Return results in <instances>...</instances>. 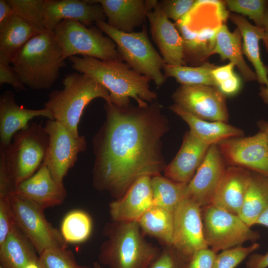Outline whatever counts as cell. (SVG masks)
<instances>
[{"instance_id": "cell-50", "label": "cell", "mask_w": 268, "mask_h": 268, "mask_svg": "<svg viewBox=\"0 0 268 268\" xmlns=\"http://www.w3.org/2000/svg\"><path fill=\"white\" fill-rule=\"evenodd\" d=\"M92 268H102L100 264L98 262H94Z\"/></svg>"}, {"instance_id": "cell-25", "label": "cell", "mask_w": 268, "mask_h": 268, "mask_svg": "<svg viewBox=\"0 0 268 268\" xmlns=\"http://www.w3.org/2000/svg\"><path fill=\"white\" fill-rule=\"evenodd\" d=\"M228 17L240 31L243 55L254 67L257 81L262 85L260 94L268 104V67L262 60L259 45L264 36L263 29L252 24L241 15L229 13Z\"/></svg>"}, {"instance_id": "cell-16", "label": "cell", "mask_w": 268, "mask_h": 268, "mask_svg": "<svg viewBox=\"0 0 268 268\" xmlns=\"http://www.w3.org/2000/svg\"><path fill=\"white\" fill-rule=\"evenodd\" d=\"M226 168L217 145H210L194 176L187 184L186 198L201 208L210 205Z\"/></svg>"}, {"instance_id": "cell-45", "label": "cell", "mask_w": 268, "mask_h": 268, "mask_svg": "<svg viewBox=\"0 0 268 268\" xmlns=\"http://www.w3.org/2000/svg\"><path fill=\"white\" fill-rule=\"evenodd\" d=\"M247 268H268V251L265 254L252 253L246 262Z\"/></svg>"}, {"instance_id": "cell-8", "label": "cell", "mask_w": 268, "mask_h": 268, "mask_svg": "<svg viewBox=\"0 0 268 268\" xmlns=\"http://www.w3.org/2000/svg\"><path fill=\"white\" fill-rule=\"evenodd\" d=\"M102 32L97 27L89 28L70 19L62 20L53 31L64 60L78 55L104 61L122 60L115 43Z\"/></svg>"}, {"instance_id": "cell-28", "label": "cell", "mask_w": 268, "mask_h": 268, "mask_svg": "<svg viewBox=\"0 0 268 268\" xmlns=\"http://www.w3.org/2000/svg\"><path fill=\"white\" fill-rule=\"evenodd\" d=\"M218 54L222 60H228L236 66L246 81L257 80V76L246 63L242 51V37L236 28L230 32L224 24L219 30L211 55Z\"/></svg>"}, {"instance_id": "cell-34", "label": "cell", "mask_w": 268, "mask_h": 268, "mask_svg": "<svg viewBox=\"0 0 268 268\" xmlns=\"http://www.w3.org/2000/svg\"><path fill=\"white\" fill-rule=\"evenodd\" d=\"M92 227L89 214L82 210L75 209L65 215L61 223L60 232L67 243H79L89 238Z\"/></svg>"}, {"instance_id": "cell-42", "label": "cell", "mask_w": 268, "mask_h": 268, "mask_svg": "<svg viewBox=\"0 0 268 268\" xmlns=\"http://www.w3.org/2000/svg\"><path fill=\"white\" fill-rule=\"evenodd\" d=\"M15 224L9 196L0 198V245L4 241Z\"/></svg>"}, {"instance_id": "cell-13", "label": "cell", "mask_w": 268, "mask_h": 268, "mask_svg": "<svg viewBox=\"0 0 268 268\" xmlns=\"http://www.w3.org/2000/svg\"><path fill=\"white\" fill-rule=\"evenodd\" d=\"M217 146L225 162L268 177V123L257 134L223 140Z\"/></svg>"}, {"instance_id": "cell-10", "label": "cell", "mask_w": 268, "mask_h": 268, "mask_svg": "<svg viewBox=\"0 0 268 268\" xmlns=\"http://www.w3.org/2000/svg\"><path fill=\"white\" fill-rule=\"evenodd\" d=\"M203 233L208 248L217 253L247 241L256 242L260 233L238 216L212 205L201 208Z\"/></svg>"}, {"instance_id": "cell-31", "label": "cell", "mask_w": 268, "mask_h": 268, "mask_svg": "<svg viewBox=\"0 0 268 268\" xmlns=\"http://www.w3.org/2000/svg\"><path fill=\"white\" fill-rule=\"evenodd\" d=\"M141 231L160 241L164 246H172L174 212L153 206L137 221Z\"/></svg>"}, {"instance_id": "cell-7", "label": "cell", "mask_w": 268, "mask_h": 268, "mask_svg": "<svg viewBox=\"0 0 268 268\" xmlns=\"http://www.w3.org/2000/svg\"><path fill=\"white\" fill-rule=\"evenodd\" d=\"M95 24L115 43L122 60L129 67L153 80L157 86L163 84L166 80L162 72L165 63L150 41L146 26L140 32L126 33L112 28L104 21Z\"/></svg>"}, {"instance_id": "cell-22", "label": "cell", "mask_w": 268, "mask_h": 268, "mask_svg": "<svg viewBox=\"0 0 268 268\" xmlns=\"http://www.w3.org/2000/svg\"><path fill=\"white\" fill-rule=\"evenodd\" d=\"M209 147L190 131L188 132L176 155L164 169V176L174 182L188 184L201 164Z\"/></svg>"}, {"instance_id": "cell-1", "label": "cell", "mask_w": 268, "mask_h": 268, "mask_svg": "<svg viewBox=\"0 0 268 268\" xmlns=\"http://www.w3.org/2000/svg\"><path fill=\"white\" fill-rule=\"evenodd\" d=\"M104 109L106 120L92 140V183L116 200L138 178L164 171L161 139L169 125L157 101L143 107L106 102Z\"/></svg>"}, {"instance_id": "cell-30", "label": "cell", "mask_w": 268, "mask_h": 268, "mask_svg": "<svg viewBox=\"0 0 268 268\" xmlns=\"http://www.w3.org/2000/svg\"><path fill=\"white\" fill-rule=\"evenodd\" d=\"M268 203V177L251 172L250 181L238 213L249 227L256 223Z\"/></svg>"}, {"instance_id": "cell-6", "label": "cell", "mask_w": 268, "mask_h": 268, "mask_svg": "<svg viewBox=\"0 0 268 268\" xmlns=\"http://www.w3.org/2000/svg\"><path fill=\"white\" fill-rule=\"evenodd\" d=\"M48 144L44 126L32 123L13 135L1 149L0 158L14 186L32 176L42 165Z\"/></svg>"}, {"instance_id": "cell-35", "label": "cell", "mask_w": 268, "mask_h": 268, "mask_svg": "<svg viewBox=\"0 0 268 268\" xmlns=\"http://www.w3.org/2000/svg\"><path fill=\"white\" fill-rule=\"evenodd\" d=\"M14 13L24 20L45 30L44 0H7Z\"/></svg>"}, {"instance_id": "cell-3", "label": "cell", "mask_w": 268, "mask_h": 268, "mask_svg": "<svg viewBox=\"0 0 268 268\" xmlns=\"http://www.w3.org/2000/svg\"><path fill=\"white\" fill-rule=\"evenodd\" d=\"M12 64L22 83L37 90L50 88L66 66L53 32L47 30L31 39Z\"/></svg>"}, {"instance_id": "cell-23", "label": "cell", "mask_w": 268, "mask_h": 268, "mask_svg": "<svg viewBox=\"0 0 268 268\" xmlns=\"http://www.w3.org/2000/svg\"><path fill=\"white\" fill-rule=\"evenodd\" d=\"M251 172L238 166L227 167L210 205L238 215L250 181Z\"/></svg>"}, {"instance_id": "cell-29", "label": "cell", "mask_w": 268, "mask_h": 268, "mask_svg": "<svg viewBox=\"0 0 268 268\" xmlns=\"http://www.w3.org/2000/svg\"><path fill=\"white\" fill-rule=\"evenodd\" d=\"M35 248L15 224L0 245V261L3 268H25L38 260Z\"/></svg>"}, {"instance_id": "cell-38", "label": "cell", "mask_w": 268, "mask_h": 268, "mask_svg": "<svg viewBox=\"0 0 268 268\" xmlns=\"http://www.w3.org/2000/svg\"><path fill=\"white\" fill-rule=\"evenodd\" d=\"M235 65L229 62L221 66H216L212 71L216 86L224 95L236 94L241 87V80L234 72Z\"/></svg>"}, {"instance_id": "cell-17", "label": "cell", "mask_w": 268, "mask_h": 268, "mask_svg": "<svg viewBox=\"0 0 268 268\" xmlns=\"http://www.w3.org/2000/svg\"><path fill=\"white\" fill-rule=\"evenodd\" d=\"M152 39L165 64L186 66L183 39L176 25L167 17L159 2L147 13Z\"/></svg>"}, {"instance_id": "cell-18", "label": "cell", "mask_w": 268, "mask_h": 268, "mask_svg": "<svg viewBox=\"0 0 268 268\" xmlns=\"http://www.w3.org/2000/svg\"><path fill=\"white\" fill-rule=\"evenodd\" d=\"M11 195L27 200L44 210L62 204L67 193L63 183L56 181L42 163L32 176L14 187Z\"/></svg>"}, {"instance_id": "cell-4", "label": "cell", "mask_w": 268, "mask_h": 268, "mask_svg": "<svg viewBox=\"0 0 268 268\" xmlns=\"http://www.w3.org/2000/svg\"><path fill=\"white\" fill-rule=\"evenodd\" d=\"M104 234L99 260L109 268H147L160 251L144 238L137 221H113Z\"/></svg>"}, {"instance_id": "cell-47", "label": "cell", "mask_w": 268, "mask_h": 268, "mask_svg": "<svg viewBox=\"0 0 268 268\" xmlns=\"http://www.w3.org/2000/svg\"><path fill=\"white\" fill-rule=\"evenodd\" d=\"M264 36L263 42L266 51L268 53V5L267 8L263 22Z\"/></svg>"}, {"instance_id": "cell-21", "label": "cell", "mask_w": 268, "mask_h": 268, "mask_svg": "<svg viewBox=\"0 0 268 268\" xmlns=\"http://www.w3.org/2000/svg\"><path fill=\"white\" fill-rule=\"evenodd\" d=\"M38 117L53 120L48 109H30L19 106L12 91L4 92L0 96V149L6 148L15 134L26 128L30 120Z\"/></svg>"}, {"instance_id": "cell-24", "label": "cell", "mask_w": 268, "mask_h": 268, "mask_svg": "<svg viewBox=\"0 0 268 268\" xmlns=\"http://www.w3.org/2000/svg\"><path fill=\"white\" fill-rule=\"evenodd\" d=\"M89 0L101 5L110 27L126 33L143 25L151 10L146 0Z\"/></svg>"}, {"instance_id": "cell-14", "label": "cell", "mask_w": 268, "mask_h": 268, "mask_svg": "<svg viewBox=\"0 0 268 268\" xmlns=\"http://www.w3.org/2000/svg\"><path fill=\"white\" fill-rule=\"evenodd\" d=\"M172 246L186 263L197 252L208 248L201 207L190 199L182 201L174 212Z\"/></svg>"}, {"instance_id": "cell-20", "label": "cell", "mask_w": 268, "mask_h": 268, "mask_svg": "<svg viewBox=\"0 0 268 268\" xmlns=\"http://www.w3.org/2000/svg\"><path fill=\"white\" fill-rule=\"evenodd\" d=\"M150 176L138 178L120 198L110 203V213L113 221H138L154 206Z\"/></svg>"}, {"instance_id": "cell-33", "label": "cell", "mask_w": 268, "mask_h": 268, "mask_svg": "<svg viewBox=\"0 0 268 268\" xmlns=\"http://www.w3.org/2000/svg\"><path fill=\"white\" fill-rule=\"evenodd\" d=\"M215 67L214 65L207 62L197 67L164 64L163 70L166 78L173 77L181 85H205L216 87L212 74V71Z\"/></svg>"}, {"instance_id": "cell-48", "label": "cell", "mask_w": 268, "mask_h": 268, "mask_svg": "<svg viewBox=\"0 0 268 268\" xmlns=\"http://www.w3.org/2000/svg\"><path fill=\"white\" fill-rule=\"evenodd\" d=\"M256 224L268 227V203L259 217Z\"/></svg>"}, {"instance_id": "cell-39", "label": "cell", "mask_w": 268, "mask_h": 268, "mask_svg": "<svg viewBox=\"0 0 268 268\" xmlns=\"http://www.w3.org/2000/svg\"><path fill=\"white\" fill-rule=\"evenodd\" d=\"M260 246L254 242L248 247L240 245L223 250L217 254L213 268H235Z\"/></svg>"}, {"instance_id": "cell-40", "label": "cell", "mask_w": 268, "mask_h": 268, "mask_svg": "<svg viewBox=\"0 0 268 268\" xmlns=\"http://www.w3.org/2000/svg\"><path fill=\"white\" fill-rule=\"evenodd\" d=\"M186 264L172 246H164L147 268H186Z\"/></svg>"}, {"instance_id": "cell-36", "label": "cell", "mask_w": 268, "mask_h": 268, "mask_svg": "<svg viewBox=\"0 0 268 268\" xmlns=\"http://www.w3.org/2000/svg\"><path fill=\"white\" fill-rule=\"evenodd\" d=\"M225 3L228 9L237 13L247 16L255 25L263 28L265 14L268 5L265 0H227Z\"/></svg>"}, {"instance_id": "cell-12", "label": "cell", "mask_w": 268, "mask_h": 268, "mask_svg": "<svg viewBox=\"0 0 268 268\" xmlns=\"http://www.w3.org/2000/svg\"><path fill=\"white\" fill-rule=\"evenodd\" d=\"M48 144L43 163L54 179L63 183L65 177L76 162L78 154L86 148L84 136H73L62 124L48 119L44 126Z\"/></svg>"}, {"instance_id": "cell-15", "label": "cell", "mask_w": 268, "mask_h": 268, "mask_svg": "<svg viewBox=\"0 0 268 268\" xmlns=\"http://www.w3.org/2000/svg\"><path fill=\"white\" fill-rule=\"evenodd\" d=\"M175 104L200 119L227 123L225 97L218 89L205 85H181L172 96Z\"/></svg>"}, {"instance_id": "cell-26", "label": "cell", "mask_w": 268, "mask_h": 268, "mask_svg": "<svg viewBox=\"0 0 268 268\" xmlns=\"http://www.w3.org/2000/svg\"><path fill=\"white\" fill-rule=\"evenodd\" d=\"M43 31L14 13L6 25L0 29V63L12 64L27 42Z\"/></svg>"}, {"instance_id": "cell-2", "label": "cell", "mask_w": 268, "mask_h": 268, "mask_svg": "<svg viewBox=\"0 0 268 268\" xmlns=\"http://www.w3.org/2000/svg\"><path fill=\"white\" fill-rule=\"evenodd\" d=\"M77 72L86 74L100 83L109 92L111 101L119 106L130 104L134 99L139 106H145L157 99L150 89L147 77L133 70L122 60L104 61L87 56L68 58Z\"/></svg>"}, {"instance_id": "cell-37", "label": "cell", "mask_w": 268, "mask_h": 268, "mask_svg": "<svg viewBox=\"0 0 268 268\" xmlns=\"http://www.w3.org/2000/svg\"><path fill=\"white\" fill-rule=\"evenodd\" d=\"M39 263L41 268H90L78 265L67 248L46 250L39 255Z\"/></svg>"}, {"instance_id": "cell-27", "label": "cell", "mask_w": 268, "mask_h": 268, "mask_svg": "<svg viewBox=\"0 0 268 268\" xmlns=\"http://www.w3.org/2000/svg\"><path fill=\"white\" fill-rule=\"evenodd\" d=\"M189 125L190 131L203 143L211 145L229 138L241 137L242 130L222 122H208L195 117L175 104L169 107Z\"/></svg>"}, {"instance_id": "cell-49", "label": "cell", "mask_w": 268, "mask_h": 268, "mask_svg": "<svg viewBox=\"0 0 268 268\" xmlns=\"http://www.w3.org/2000/svg\"><path fill=\"white\" fill-rule=\"evenodd\" d=\"M25 268H41L39 263V259L29 263Z\"/></svg>"}, {"instance_id": "cell-46", "label": "cell", "mask_w": 268, "mask_h": 268, "mask_svg": "<svg viewBox=\"0 0 268 268\" xmlns=\"http://www.w3.org/2000/svg\"><path fill=\"white\" fill-rule=\"evenodd\" d=\"M13 14V8L7 0H0V29L6 25Z\"/></svg>"}, {"instance_id": "cell-32", "label": "cell", "mask_w": 268, "mask_h": 268, "mask_svg": "<svg viewBox=\"0 0 268 268\" xmlns=\"http://www.w3.org/2000/svg\"><path fill=\"white\" fill-rule=\"evenodd\" d=\"M151 186L154 206L174 212L181 201L186 198L187 184L174 182L161 175L151 177Z\"/></svg>"}, {"instance_id": "cell-5", "label": "cell", "mask_w": 268, "mask_h": 268, "mask_svg": "<svg viewBox=\"0 0 268 268\" xmlns=\"http://www.w3.org/2000/svg\"><path fill=\"white\" fill-rule=\"evenodd\" d=\"M62 84V89L54 90L49 94L44 106L51 112L53 120L78 137V125L86 107L98 98L111 102L110 94L96 80L78 72L66 74Z\"/></svg>"}, {"instance_id": "cell-43", "label": "cell", "mask_w": 268, "mask_h": 268, "mask_svg": "<svg viewBox=\"0 0 268 268\" xmlns=\"http://www.w3.org/2000/svg\"><path fill=\"white\" fill-rule=\"evenodd\" d=\"M217 253L209 248L197 252L186 264V268H213Z\"/></svg>"}, {"instance_id": "cell-19", "label": "cell", "mask_w": 268, "mask_h": 268, "mask_svg": "<svg viewBox=\"0 0 268 268\" xmlns=\"http://www.w3.org/2000/svg\"><path fill=\"white\" fill-rule=\"evenodd\" d=\"M106 17L101 5L89 0H44V24L53 32L63 20L78 21L89 26L104 21Z\"/></svg>"}, {"instance_id": "cell-44", "label": "cell", "mask_w": 268, "mask_h": 268, "mask_svg": "<svg viewBox=\"0 0 268 268\" xmlns=\"http://www.w3.org/2000/svg\"><path fill=\"white\" fill-rule=\"evenodd\" d=\"M4 83L10 84L16 91L26 90L13 67L0 63V84Z\"/></svg>"}, {"instance_id": "cell-11", "label": "cell", "mask_w": 268, "mask_h": 268, "mask_svg": "<svg viewBox=\"0 0 268 268\" xmlns=\"http://www.w3.org/2000/svg\"><path fill=\"white\" fill-rule=\"evenodd\" d=\"M16 226L40 255L52 248H67L61 233L47 220L44 209L31 201L14 195L9 196Z\"/></svg>"}, {"instance_id": "cell-41", "label": "cell", "mask_w": 268, "mask_h": 268, "mask_svg": "<svg viewBox=\"0 0 268 268\" xmlns=\"http://www.w3.org/2000/svg\"><path fill=\"white\" fill-rule=\"evenodd\" d=\"M196 1L194 0H164L159 3L167 17L176 22L191 10Z\"/></svg>"}, {"instance_id": "cell-51", "label": "cell", "mask_w": 268, "mask_h": 268, "mask_svg": "<svg viewBox=\"0 0 268 268\" xmlns=\"http://www.w3.org/2000/svg\"><path fill=\"white\" fill-rule=\"evenodd\" d=\"M0 268H3L2 266H0Z\"/></svg>"}, {"instance_id": "cell-9", "label": "cell", "mask_w": 268, "mask_h": 268, "mask_svg": "<svg viewBox=\"0 0 268 268\" xmlns=\"http://www.w3.org/2000/svg\"><path fill=\"white\" fill-rule=\"evenodd\" d=\"M223 2L215 0H205L202 18L196 19L198 22L191 23L182 20L176 22V26L184 41L186 60L194 63L205 60L213 51L217 34L228 17Z\"/></svg>"}]
</instances>
